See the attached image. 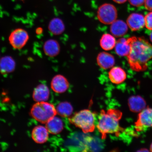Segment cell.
I'll list each match as a JSON object with an SVG mask.
<instances>
[{
  "instance_id": "1",
  "label": "cell",
  "mask_w": 152,
  "mask_h": 152,
  "mask_svg": "<svg viewBox=\"0 0 152 152\" xmlns=\"http://www.w3.org/2000/svg\"><path fill=\"white\" fill-rule=\"evenodd\" d=\"M130 50L127 57L130 67L133 71H145L147 63L152 58V45L143 38H129Z\"/></svg>"
},
{
  "instance_id": "2",
  "label": "cell",
  "mask_w": 152,
  "mask_h": 152,
  "mask_svg": "<svg viewBox=\"0 0 152 152\" xmlns=\"http://www.w3.org/2000/svg\"><path fill=\"white\" fill-rule=\"evenodd\" d=\"M122 113L119 110L110 109L106 112L102 110L99 118L97 128L102 135V139L109 134H114L118 136L123 129L120 126L119 121Z\"/></svg>"
},
{
  "instance_id": "3",
  "label": "cell",
  "mask_w": 152,
  "mask_h": 152,
  "mask_svg": "<svg viewBox=\"0 0 152 152\" xmlns=\"http://www.w3.org/2000/svg\"><path fill=\"white\" fill-rule=\"evenodd\" d=\"M71 123L81 129L85 133L94 132L95 129V116L88 110H81L69 119Z\"/></svg>"
},
{
  "instance_id": "4",
  "label": "cell",
  "mask_w": 152,
  "mask_h": 152,
  "mask_svg": "<svg viewBox=\"0 0 152 152\" xmlns=\"http://www.w3.org/2000/svg\"><path fill=\"white\" fill-rule=\"evenodd\" d=\"M32 117L42 123H46L49 119L56 116V110L53 104L46 102H37L31 110Z\"/></svg>"
},
{
  "instance_id": "5",
  "label": "cell",
  "mask_w": 152,
  "mask_h": 152,
  "mask_svg": "<svg viewBox=\"0 0 152 152\" xmlns=\"http://www.w3.org/2000/svg\"><path fill=\"white\" fill-rule=\"evenodd\" d=\"M117 10L114 5L110 3H104L100 5L97 12V17L101 23L111 25L117 20Z\"/></svg>"
},
{
  "instance_id": "6",
  "label": "cell",
  "mask_w": 152,
  "mask_h": 152,
  "mask_svg": "<svg viewBox=\"0 0 152 152\" xmlns=\"http://www.w3.org/2000/svg\"><path fill=\"white\" fill-rule=\"evenodd\" d=\"M29 37L26 30L22 28H17L13 30L9 35V41L13 48L20 49L25 46Z\"/></svg>"
},
{
  "instance_id": "7",
  "label": "cell",
  "mask_w": 152,
  "mask_h": 152,
  "mask_svg": "<svg viewBox=\"0 0 152 152\" xmlns=\"http://www.w3.org/2000/svg\"><path fill=\"white\" fill-rule=\"evenodd\" d=\"M152 127V109L145 108L138 114L135 128L138 132H142Z\"/></svg>"
},
{
  "instance_id": "8",
  "label": "cell",
  "mask_w": 152,
  "mask_h": 152,
  "mask_svg": "<svg viewBox=\"0 0 152 152\" xmlns=\"http://www.w3.org/2000/svg\"><path fill=\"white\" fill-rule=\"evenodd\" d=\"M51 87L55 92L62 94L68 90L69 87V83L64 76L58 75L53 78L51 81Z\"/></svg>"
},
{
  "instance_id": "9",
  "label": "cell",
  "mask_w": 152,
  "mask_h": 152,
  "mask_svg": "<svg viewBox=\"0 0 152 152\" xmlns=\"http://www.w3.org/2000/svg\"><path fill=\"white\" fill-rule=\"evenodd\" d=\"M96 62L99 67L102 69H110L115 64V58L113 55L105 52H100L96 57Z\"/></svg>"
},
{
  "instance_id": "10",
  "label": "cell",
  "mask_w": 152,
  "mask_h": 152,
  "mask_svg": "<svg viewBox=\"0 0 152 152\" xmlns=\"http://www.w3.org/2000/svg\"><path fill=\"white\" fill-rule=\"evenodd\" d=\"M126 23L132 31H137L145 26V18L141 14L133 13L127 18Z\"/></svg>"
},
{
  "instance_id": "11",
  "label": "cell",
  "mask_w": 152,
  "mask_h": 152,
  "mask_svg": "<svg viewBox=\"0 0 152 152\" xmlns=\"http://www.w3.org/2000/svg\"><path fill=\"white\" fill-rule=\"evenodd\" d=\"M49 133L46 126L38 125L35 127L32 131V138L36 143L43 144L48 140Z\"/></svg>"
},
{
  "instance_id": "12",
  "label": "cell",
  "mask_w": 152,
  "mask_h": 152,
  "mask_svg": "<svg viewBox=\"0 0 152 152\" xmlns=\"http://www.w3.org/2000/svg\"><path fill=\"white\" fill-rule=\"evenodd\" d=\"M126 74L122 68L119 66H113L109 72V77L112 83L119 84L124 82L126 78Z\"/></svg>"
},
{
  "instance_id": "13",
  "label": "cell",
  "mask_w": 152,
  "mask_h": 152,
  "mask_svg": "<svg viewBox=\"0 0 152 152\" xmlns=\"http://www.w3.org/2000/svg\"><path fill=\"white\" fill-rule=\"evenodd\" d=\"M110 25V31L115 37H122L128 31V25L122 20H116Z\"/></svg>"
},
{
  "instance_id": "14",
  "label": "cell",
  "mask_w": 152,
  "mask_h": 152,
  "mask_svg": "<svg viewBox=\"0 0 152 152\" xmlns=\"http://www.w3.org/2000/svg\"><path fill=\"white\" fill-rule=\"evenodd\" d=\"M44 52L47 56L53 58L58 56L60 51V47L58 41L54 39L47 40L44 44Z\"/></svg>"
},
{
  "instance_id": "15",
  "label": "cell",
  "mask_w": 152,
  "mask_h": 152,
  "mask_svg": "<svg viewBox=\"0 0 152 152\" xmlns=\"http://www.w3.org/2000/svg\"><path fill=\"white\" fill-rule=\"evenodd\" d=\"M50 96V91L47 86L43 84L37 86L33 94V99L37 102H46Z\"/></svg>"
},
{
  "instance_id": "16",
  "label": "cell",
  "mask_w": 152,
  "mask_h": 152,
  "mask_svg": "<svg viewBox=\"0 0 152 152\" xmlns=\"http://www.w3.org/2000/svg\"><path fill=\"white\" fill-rule=\"evenodd\" d=\"M16 62L12 57L6 56L0 59V73L6 75L12 73L16 68Z\"/></svg>"
},
{
  "instance_id": "17",
  "label": "cell",
  "mask_w": 152,
  "mask_h": 152,
  "mask_svg": "<svg viewBox=\"0 0 152 152\" xmlns=\"http://www.w3.org/2000/svg\"><path fill=\"white\" fill-rule=\"evenodd\" d=\"M128 104L131 111L134 113H140L145 109L146 102L141 96H133L129 99Z\"/></svg>"
},
{
  "instance_id": "18",
  "label": "cell",
  "mask_w": 152,
  "mask_h": 152,
  "mask_svg": "<svg viewBox=\"0 0 152 152\" xmlns=\"http://www.w3.org/2000/svg\"><path fill=\"white\" fill-rule=\"evenodd\" d=\"M130 48L129 39L121 38L116 41L115 50L118 56L121 57L127 56L130 53Z\"/></svg>"
},
{
  "instance_id": "19",
  "label": "cell",
  "mask_w": 152,
  "mask_h": 152,
  "mask_svg": "<svg viewBox=\"0 0 152 152\" xmlns=\"http://www.w3.org/2000/svg\"><path fill=\"white\" fill-rule=\"evenodd\" d=\"M46 124V127L50 134H56L61 132L64 128L63 123L61 119L56 116L50 118Z\"/></svg>"
},
{
  "instance_id": "20",
  "label": "cell",
  "mask_w": 152,
  "mask_h": 152,
  "mask_svg": "<svg viewBox=\"0 0 152 152\" xmlns=\"http://www.w3.org/2000/svg\"><path fill=\"white\" fill-rule=\"evenodd\" d=\"M48 28L51 34L55 35H58L64 33L65 30V26L61 19L55 18L49 22Z\"/></svg>"
},
{
  "instance_id": "21",
  "label": "cell",
  "mask_w": 152,
  "mask_h": 152,
  "mask_svg": "<svg viewBox=\"0 0 152 152\" xmlns=\"http://www.w3.org/2000/svg\"><path fill=\"white\" fill-rule=\"evenodd\" d=\"M116 41L115 37L112 34H104L101 37L100 45L104 50L110 51L115 48Z\"/></svg>"
},
{
  "instance_id": "22",
  "label": "cell",
  "mask_w": 152,
  "mask_h": 152,
  "mask_svg": "<svg viewBox=\"0 0 152 152\" xmlns=\"http://www.w3.org/2000/svg\"><path fill=\"white\" fill-rule=\"evenodd\" d=\"M57 113L62 117H68L71 115L73 111L71 104L67 102H61L56 108Z\"/></svg>"
},
{
  "instance_id": "23",
  "label": "cell",
  "mask_w": 152,
  "mask_h": 152,
  "mask_svg": "<svg viewBox=\"0 0 152 152\" xmlns=\"http://www.w3.org/2000/svg\"><path fill=\"white\" fill-rule=\"evenodd\" d=\"M144 18L146 27L149 30H152V12L148 13Z\"/></svg>"
},
{
  "instance_id": "24",
  "label": "cell",
  "mask_w": 152,
  "mask_h": 152,
  "mask_svg": "<svg viewBox=\"0 0 152 152\" xmlns=\"http://www.w3.org/2000/svg\"><path fill=\"white\" fill-rule=\"evenodd\" d=\"M129 3L133 6H141L144 4L145 0H129Z\"/></svg>"
},
{
  "instance_id": "25",
  "label": "cell",
  "mask_w": 152,
  "mask_h": 152,
  "mask_svg": "<svg viewBox=\"0 0 152 152\" xmlns=\"http://www.w3.org/2000/svg\"><path fill=\"white\" fill-rule=\"evenodd\" d=\"M144 4L147 10L152 11V0H145Z\"/></svg>"
},
{
  "instance_id": "26",
  "label": "cell",
  "mask_w": 152,
  "mask_h": 152,
  "mask_svg": "<svg viewBox=\"0 0 152 152\" xmlns=\"http://www.w3.org/2000/svg\"><path fill=\"white\" fill-rule=\"evenodd\" d=\"M113 1L116 3L121 4L126 2L127 0H113Z\"/></svg>"
},
{
  "instance_id": "27",
  "label": "cell",
  "mask_w": 152,
  "mask_h": 152,
  "mask_svg": "<svg viewBox=\"0 0 152 152\" xmlns=\"http://www.w3.org/2000/svg\"><path fill=\"white\" fill-rule=\"evenodd\" d=\"M150 39H151V41L152 42V32L151 33V34H150Z\"/></svg>"
},
{
  "instance_id": "28",
  "label": "cell",
  "mask_w": 152,
  "mask_h": 152,
  "mask_svg": "<svg viewBox=\"0 0 152 152\" xmlns=\"http://www.w3.org/2000/svg\"><path fill=\"white\" fill-rule=\"evenodd\" d=\"M150 151H151L152 152V143L151 144V147H150Z\"/></svg>"
}]
</instances>
